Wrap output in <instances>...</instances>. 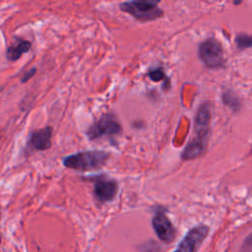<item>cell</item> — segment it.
Instances as JSON below:
<instances>
[{
    "mask_svg": "<svg viewBox=\"0 0 252 252\" xmlns=\"http://www.w3.org/2000/svg\"><path fill=\"white\" fill-rule=\"evenodd\" d=\"M211 105L209 102H204L197 110L194 121V137L184 148L181 154L182 159H195L204 155L211 135Z\"/></svg>",
    "mask_w": 252,
    "mask_h": 252,
    "instance_id": "6da1fadb",
    "label": "cell"
},
{
    "mask_svg": "<svg viewBox=\"0 0 252 252\" xmlns=\"http://www.w3.org/2000/svg\"><path fill=\"white\" fill-rule=\"evenodd\" d=\"M160 2L161 0H129L120 3L119 9L137 21L147 23L164 16L163 10L158 7Z\"/></svg>",
    "mask_w": 252,
    "mask_h": 252,
    "instance_id": "7a4b0ae2",
    "label": "cell"
},
{
    "mask_svg": "<svg viewBox=\"0 0 252 252\" xmlns=\"http://www.w3.org/2000/svg\"><path fill=\"white\" fill-rule=\"evenodd\" d=\"M109 156V153L99 150L84 151L65 157L63 164L67 168L79 171L98 169L107 162Z\"/></svg>",
    "mask_w": 252,
    "mask_h": 252,
    "instance_id": "3957f363",
    "label": "cell"
},
{
    "mask_svg": "<svg viewBox=\"0 0 252 252\" xmlns=\"http://www.w3.org/2000/svg\"><path fill=\"white\" fill-rule=\"evenodd\" d=\"M198 56L203 64L212 70L221 69L225 65L222 45L215 37H209L199 44Z\"/></svg>",
    "mask_w": 252,
    "mask_h": 252,
    "instance_id": "277c9868",
    "label": "cell"
},
{
    "mask_svg": "<svg viewBox=\"0 0 252 252\" xmlns=\"http://www.w3.org/2000/svg\"><path fill=\"white\" fill-rule=\"evenodd\" d=\"M122 133V126L117 117L107 112L100 116V118L94 121L86 131V136L89 140H97L103 137H116Z\"/></svg>",
    "mask_w": 252,
    "mask_h": 252,
    "instance_id": "5b68a950",
    "label": "cell"
},
{
    "mask_svg": "<svg viewBox=\"0 0 252 252\" xmlns=\"http://www.w3.org/2000/svg\"><path fill=\"white\" fill-rule=\"evenodd\" d=\"M153 228L158 239L164 243L170 244L176 237V229L165 214L162 207H158L152 220Z\"/></svg>",
    "mask_w": 252,
    "mask_h": 252,
    "instance_id": "8992f818",
    "label": "cell"
},
{
    "mask_svg": "<svg viewBox=\"0 0 252 252\" xmlns=\"http://www.w3.org/2000/svg\"><path fill=\"white\" fill-rule=\"evenodd\" d=\"M118 192V183L113 178L99 175L94 178V195L99 203L112 201Z\"/></svg>",
    "mask_w": 252,
    "mask_h": 252,
    "instance_id": "52a82bcc",
    "label": "cell"
},
{
    "mask_svg": "<svg viewBox=\"0 0 252 252\" xmlns=\"http://www.w3.org/2000/svg\"><path fill=\"white\" fill-rule=\"evenodd\" d=\"M209 232L210 227L205 224H200L191 228L175 248V251L192 252L199 250L203 241L207 238Z\"/></svg>",
    "mask_w": 252,
    "mask_h": 252,
    "instance_id": "ba28073f",
    "label": "cell"
},
{
    "mask_svg": "<svg viewBox=\"0 0 252 252\" xmlns=\"http://www.w3.org/2000/svg\"><path fill=\"white\" fill-rule=\"evenodd\" d=\"M52 132L53 129L51 126L32 131L30 135L28 146L35 151H46L50 149Z\"/></svg>",
    "mask_w": 252,
    "mask_h": 252,
    "instance_id": "9c48e42d",
    "label": "cell"
},
{
    "mask_svg": "<svg viewBox=\"0 0 252 252\" xmlns=\"http://www.w3.org/2000/svg\"><path fill=\"white\" fill-rule=\"evenodd\" d=\"M32 42L20 37H16L15 41L8 46L6 50L7 59L11 62L17 61L24 53H27L31 50Z\"/></svg>",
    "mask_w": 252,
    "mask_h": 252,
    "instance_id": "30bf717a",
    "label": "cell"
},
{
    "mask_svg": "<svg viewBox=\"0 0 252 252\" xmlns=\"http://www.w3.org/2000/svg\"><path fill=\"white\" fill-rule=\"evenodd\" d=\"M221 99L223 103L234 111H238L241 107V103L237 95H235L231 91H225L221 94Z\"/></svg>",
    "mask_w": 252,
    "mask_h": 252,
    "instance_id": "8fae6325",
    "label": "cell"
},
{
    "mask_svg": "<svg viewBox=\"0 0 252 252\" xmlns=\"http://www.w3.org/2000/svg\"><path fill=\"white\" fill-rule=\"evenodd\" d=\"M235 45L239 50H245L252 47V34L240 32L235 36Z\"/></svg>",
    "mask_w": 252,
    "mask_h": 252,
    "instance_id": "7c38bea8",
    "label": "cell"
},
{
    "mask_svg": "<svg viewBox=\"0 0 252 252\" xmlns=\"http://www.w3.org/2000/svg\"><path fill=\"white\" fill-rule=\"evenodd\" d=\"M148 76L154 82L167 80L166 75H165V73H164V71L161 67H156V68L150 69V71L148 72Z\"/></svg>",
    "mask_w": 252,
    "mask_h": 252,
    "instance_id": "4fadbf2b",
    "label": "cell"
},
{
    "mask_svg": "<svg viewBox=\"0 0 252 252\" xmlns=\"http://www.w3.org/2000/svg\"><path fill=\"white\" fill-rule=\"evenodd\" d=\"M241 251H252V233H250L243 241L240 248Z\"/></svg>",
    "mask_w": 252,
    "mask_h": 252,
    "instance_id": "5bb4252c",
    "label": "cell"
},
{
    "mask_svg": "<svg viewBox=\"0 0 252 252\" xmlns=\"http://www.w3.org/2000/svg\"><path fill=\"white\" fill-rule=\"evenodd\" d=\"M35 73H36V68H32V69L29 70L28 72H26V73L24 74V76H23V78H22L21 81H22L23 83L29 81L30 79H32V77H33V76L35 75Z\"/></svg>",
    "mask_w": 252,
    "mask_h": 252,
    "instance_id": "9a60e30c",
    "label": "cell"
},
{
    "mask_svg": "<svg viewBox=\"0 0 252 252\" xmlns=\"http://www.w3.org/2000/svg\"><path fill=\"white\" fill-rule=\"evenodd\" d=\"M241 2H242V0H233L234 5H239Z\"/></svg>",
    "mask_w": 252,
    "mask_h": 252,
    "instance_id": "2e32d148",
    "label": "cell"
}]
</instances>
